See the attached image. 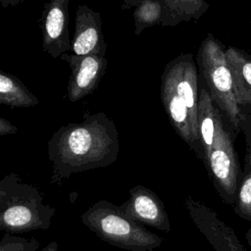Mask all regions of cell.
Returning a JSON list of instances; mask_svg holds the SVG:
<instances>
[{
  "label": "cell",
  "mask_w": 251,
  "mask_h": 251,
  "mask_svg": "<svg viewBox=\"0 0 251 251\" xmlns=\"http://www.w3.org/2000/svg\"><path fill=\"white\" fill-rule=\"evenodd\" d=\"M119 152V131L113 120L103 112H85L80 122L59 127L47 141L50 183L60 186L75 174L106 168L117 161Z\"/></svg>",
  "instance_id": "6da1fadb"
},
{
  "label": "cell",
  "mask_w": 251,
  "mask_h": 251,
  "mask_svg": "<svg viewBox=\"0 0 251 251\" xmlns=\"http://www.w3.org/2000/svg\"><path fill=\"white\" fill-rule=\"evenodd\" d=\"M56 209L44 203L40 190L15 173L0 180V229L22 233L48 229Z\"/></svg>",
  "instance_id": "7a4b0ae2"
},
{
  "label": "cell",
  "mask_w": 251,
  "mask_h": 251,
  "mask_svg": "<svg viewBox=\"0 0 251 251\" xmlns=\"http://www.w3.org/2000/svg\"><path fill=\"white\" fill-rule=\"evenodd\" d=\"M82 224L101 240L129 251H151L163 243V238L143 225L128 219L119 207L107 200H98L82 215Z\"/></svg>",
  "instance_id": "3957f363"
},
{
  "label": "cell",
  "mask_w": 251,
  "mask_h": 251,
  "mask_svg": "<svg viewBox=\"0 0 251 251\" xmlns=\"http://www.w3.org/2000/svg\"><path fill=\"white\" fill-rule=\"evenodd\" d=\"M197 60L214 103L226 117L232 131L238 133L241 109L235 97L226 48L209 33L200 44Z\"/></svg>",
  "instance_id": "277c9868"
},
{
  "label": "cell",
  "mask_w": 251,
  "mask_h": 251,
  "mask_svg": "<svg viewBox=\"0 0 251 251\" xmlns=\"http://www.w3.org/2000/svg\"><path fill=\"white\" fill-rule=\"evenodd\" d=\"M205 167L223 201L233 205L242 170L234 149L233 138L225 126L223 114L218 118L214 144Z\"/></svg>",
  "instance_id": "5b68a950"
},
{
  "label": "cell",
  "mask_w": 251,
  "mask_h": 251,
  "mask_svg": "<svg viewBox=\"0 0 251 251\" xmlns=\"http://www.w3.org/2000/svg\"><path fill=\"white\" fill-rule=\"evenodd\" d=\"M161 100L170 123L177 135L203 161L200 134L192 124L171 61L165 67L161 76Z\"/></svg>",
  "instance_id": "8992f818"
},
{
  "label": "cell",
  "mask_w": 251,
  "mask_h": 251,
  "mask_svg": "<svg viewBox=\"0 0 251 251\" xmlns=\"http://www.w3.org/2000/svg\"><path fill=\"white\" fill-rule=\"evenodd\" d=\"M70 0H49L40 18L42 50L52 58L61 57L72 50L69 31Z\"/></svg>",
  "instance_id": "52a82bcc"
},
{
  "label": "cell",
  "mask_w": 251,
  "mask_h": 251,
  "mask_svg": "<svg viewBox=\"0 0 251 251\" xmlns=\"http://www.w3.org/2000/svg\"><path fill=\"white\" fill-rule=\"evenodd\" d=\"M71 69L67 92L71 102H77L91 94L98 86L107 68L104 56L64 53L61 56Z\"/></svg>",
  "instance_id": "ba28073f"
},
{
  "label": "cell",
  "mask_w": 251,
  "mask_h": 251,
  "mask_svg": "<svg viewBox=\"0 0 251 251\" xmlns=\"http://www.w3.org/2000/svg\"><path fill=\"white\" fill-rule=\"evenodd\" d=\"M129 197L119 210L128 219L141 225L169 232L172 228L166 207L160 197L144 185L137 184L129 189Z\"/></svg>",
  "instance_id": "9c48e42d"
},
{
  "label": "cell",
  "mask_w": 251,
  "mask_h": 251,
  "mask_svg": "<svg viewBox=\"0 0 251 251\" xmlns=\"http://www.w3.org/2000/svg\"><path fill=\"white\" fill-rule=\"evenodd\" d=\"M184 205L197 228L216 251H246L233 230L212 209L191 196L185 198Z\"/></svg>",
  "instance_id": "30bf717a"
},
{
  "label": "cell",
  "mask_w": 251,
  "mask_h": 251,
  "mask_svg": "<svg viewBox=\"0 0 251 251\" xmlns=\"http://www.w3.org/2000/svg\"><path fill=\"white\" fill-rule=\"evenodd\" d=\"M107 45L103 35L102 19L99 12L86 5L75 10V31L72 39V51L76 55L106 54Z\"/></svg>",
  "instance_id": "8fae6325"
},
{
  "label": "cell",
  "mask_w": 251,
  "mask_h": 251,
  "mask_svg": "<svg viewBox=\"0 0 251 251\" xmlns=\"http://www.w3.org/2000/svg\"><path fill=\"white\" fill-rule=\"evenodd\" d=\"M226 57L239 106L251 107V55L229 46L226 48Z\"/></svg>",
  "instance_id": "7c38bea8"
},
{
  "label": "cell",
  "mask_w": 251,
  "mask_h": 251,
  "mask_svg": "<svg viewBox=\"0 0 251 251\" xmlns=\"http://www.w3.org/2000/svg\"><path fill=\"white\" fill-rule=\"evenodd\" d=\"M222 114L214 103L209 90L201 88L198 98V124L200 140L203 149V163H207L216 135L217 121Z\"/></svg>",
  "instance_id": "4fadbf2b"
},
{
  "label": "cell",
  "mask_w": 251,
  "mask_h": 251,
  "mask_svg": "<svg viewBox=\"0 0 251 251\" xmlns=\"http://www.w3.org/2000/svg\"><path fill=\"white\" fill-rule=\"evenodd\" d=\"M163 6L162 26H176L200 19L209 8L208 0H159Z\"/></svg>",
  "instance_id": "5bb4252c"
},
{
  "label": "cell",
  "mask_w": 251,
  "mask_h": 251,
  "mask_svg": "<svg viewBox=\"0 0 251 251\" xmlns=\"http://www.w3.org/2000/svg\"><path fill=\"white\" fill-rule=\"evenodd\" d=\"M0 104L11 108H28L39 104L21 79L4 71L0 72Z\"/></svg>",
  "instance_id": "9a60e30c"
},
{
  "label": "cell",
  "mask_w": 251,
  "mask_h": 251,
  "mask_svg": "<svg viewBox=\"0 0 251 251\" xmlns=\"http://www.w3.org/2000/svg\"><path fill=\"white\" fill-rule=\"evenodd\" d=\"M163 16L164 10L159 0H141L133 11V33L139 35L145 28L161 25Z\"/></svg>",
  "instance_id": "2e32d148"
},
{
  "label": "cell",
  "mask_w": 251,
  "mask_h": 251,
  "mask_svg": "<svg viewBox=\"0 0 251 251\" xmlns=\"http://www.w3.org/2000/svg\"><path fill=\"white\" fill-rule=\"evenodd\" d=\"M232 206L238 217L251 222V160L248 157H244V167L239 176Z\"/></svg>",
  "instance_id": "e0dca14e"
},
{
  "label": "cell",
  "mask_w": 251,
  "mask_h": 251,
  "mask_svg": "<svg viewBox=\"0 0 251 251\" xmlns=\"http://www.w3.org/2000/svg\"><path fill=\"white\" fill-rule=\"evenodd\" d=\"M40 241L34 237L26 238L4 232L0 241V251H37Z\"/></svg>",
  "instance_id": "ac0fdd59"
},
{
  "label": "cell",
  "mask_w": 251,
  "mask_h": 251,
  "mask_svg": "<svg viewBox=\"0 0 251 251\" xmlns=\"http://www.w3.org/2000/svg\"><path fill=\"white\" fill-rule=\"evenodd\" d=\"M241 117H240V131L243 132L246 142V153L245 157L251 160V107L240 106Z\"/></svg>",
  "instance_id": "d6986e66"
},
{
  "label": "cell",
  "mask_w": 251,
  "mask_h": 251,
  "mask_svg": "<svg viewBox=\"0 0 251 251\" xmlns=\"http://www.w3.org/2000/svg\"><path fill=\"white\" fill-rule=\"evenodd\" d=\"M18 131V127L13 125L10 121L5 119L4 117L0 118V136L3 137L5 135L14 134Z\"/></svg>",
  "instance_id": "ffe728a7"
},
{
  "label": "cell",
  "mask_w": 251,
  "mask_h": 251,
  "mask_svg": "<svg viewBox=\"0 0 251 251\" xmlns=\"http://www.w3.org/2000/svg\"><path fill=\"white\" fill-rule=\"evenodd\" d=\"M140 1H141V0H123L122 9H123V10H129V9L135 8L136 5H137Z\"/></svg>",
  "instance_id": "44dd1931"
},
{
  "label": "cell",
  "mask_w": 251,
  "mask_h": 251,
  "mask_svg": "<svg viewBox=\"0 0 251 251\" xmlns=\"http://www.w3.org/2000/svg\"><path fill=\"white\" fill-rule=\"evenodd\" d=\"M25 0H0L2 8H8L10 6H17L20 3H23Z\"/></svg>",
  "instance_id": "7402d4cb"
},
{
  "label": "cell",
  "mask_w": 251,
  "mask_h": 251,
  "mask_svg": "<svg viewBox=\"0 0 251 251\" xmlns=\"http://www.w3.org/2000/svg\"><path fill=\"white\" fill-rule=\"evenodd\" d=\"M40 251H58V242L51 241L45 247L40 249Z\"/></svg>",
  "instance_id": "603a6c76"
},
{
  "label": "cell",
  "mask_w": 251,
  "mask_h": 251,
  "mask_svg": "<svg viewBox=\"0 0 251 251\" xmlns=\"http://www.w3.org/2000/svg\"><path fill=\"white\" fill-rule=\"evenodd\" d=\"M245 239L247 240V243L249 245V247L251 248V227L247 229V231L245 232Z\"/></svg>",
  "instance_id": "cb8c5ba5"
}]
</instances>
